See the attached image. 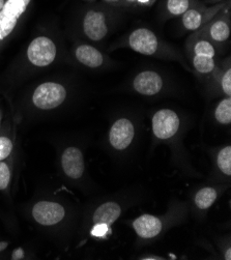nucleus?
Returning a JSON list of instances; mask_svg holds the SVG:
<instances>
[{"label": "nucleus", "instance_id": "nucleus-11", "mask_svg": "<svg viewBox=\"0 0 231 260\" xmlns=\"http://www.w3.org/2000/svg\"><path fill=\"white\" fill-rule=\"evenodd\" d=\"M133 227L142 239H152L161 232L162 222L155 216L142 215L134 221Z\"/></svg>", "mask_w": 231, "mask_h": 260}, {"label": "nucleus", "instance_id": "nucleus-13", "mask_svg": "<svg viewBox=\"0 0 231 260\" xmlns=\"http://www.w3.org/2000/svg\"><path fill=\"white\" fill-rule=\"evenodd\" d=\"M76 58L88 68H98L103 63L101 52L92 46L81 45L76 49Z\"/></svg>", "mask_w": 231, "mask_h": 260}, {"label": "nucleus", "instance_id": "nucleus-21", "mask_svg": "<svg viewBox=\"0 0 231 260\" xmlns=\"http://www.w3.org/2000/svg\"><path fill=\"white\" fill-rule=\"evenodd\" d=\"M194 52L195 55H205L210 57H214L216 53L215 48L208 41H199L194 47Z\"/></svg>", "mask_w": 231, "mask_h": 260}, {"label": "nucleus", "instance_id": "nucleus-27", "mask_svg": "<svg viewBox=\"0 0 231 260\" xmlns=\"http://www.w3.org/2000/svg\"><path fill=\"white\" fill-rule=\"evenodd\" d=\"M225 258L227 260H230L231 259V249L229 248L227 251H226V255H225Z\"/></svg>", "mask_w": 231, "mask_h": 260}, {"label": "nucleus", "instance_id": "nucleus-9", "mask_svg": "<svg viewBox=\"0 0 231 260\" xmlns=\"http://www.w3.org/2000/svg\"><path fill=\"white\" fill-rule=\"evenodd\" d=\"M83 30L91 41H101L108 32L106 18L104 14L96 11H89L83 20Z\"/></svg>", "mask_w": 231, "mask_h": 260}, {"label": "nucleus", "instance_id": "nucleus-30", "mask_svg": "<svg viewBox=\"0 0 231 260\" xmlns=\"http://www.w3.org/2000/svg\"><path fill=\"white\" fill-rule=\"evenodd\" d=\"M126 2H129V3H131V4H132V3H136L137 0H126Z\"/></svg>", "mask_w": 231, "mask_h": 260}, {"label": "nucleus", "instance_id": "nucleus-26", "mask_svg": "<svg viewBox=\"0 0 231 260\" xmlns=\"http://www.w3.org/2000/svg\"><path fill=\"white\" fill-rule=\"evenodd\" d=\"M23 257H24V253L22 249H17L12 255V259H22Z\"/></svg>", "mask_w": 231, "mask_h": 260}, {"label": "nucleus", "instance_id": "nucleus-1", "mask_svg": "<svg viewBox=\"0 0 231 260\" xmlns=\"http://www.w3.org/2000/svg\"><path fill=\"white\" fill-rule=\"evenodd\" d=\"M67 98L65 88L55 82H46L38 86L32 95L35 106L42 110H51L60 106Z\"/></svg>", "mask_w": 231, "mask_h": 260}, {"label": "nucleus", "instance_id": "nucleus-2", "mask_svg": "<svg viewBox=\"0 0 231 260\" xmlns=\"http://www.w3.org/2000/svg\"><path fill=\"white\" fill-rule=\"evenodd\" d=\"M27 57L36 67H47L56 57V46L50 39L39 37L30 43L27 49Z\"/></svg>", "mask_w": 231, "mask_h": 260}, {"label": "nucleus", "instance_id": "nucleus-20", "mask_svg": "<svg viewBox=\"0 0 231 260\" xmlns=\"http://www.w3.org/2000/svg\"><path fill=\"white\" fill-rule=\"evenodd\" d=\"M167 9L172 15H183L189 9V0H168Z\"/></svg>", "mask_w": 231, "mask_h": 260}, {"label": "nucleus", "instance_id": "nucleus-8", "mask_svg": "<svg viewBox=\"0 0 231 260\" xmlns=\"http://www.w3.org/2000/svg\"><path fill=\"white\" fill-rule=\"evenodd\" d=\"M61 166L70 178H80L84 172V158L81 150L77 147H68L61 155Z\"/></svg>", "mask_w": 231, "mask_h": 260}, {"label": "nucleus", "instance_id": "nucleus-31", "mask_svg": "<svg viewBox=\"0 0 231 260\" xmlns=\"http://www.w3.org/2000/svg\"><path fill=\"white\" fill-rule=\"evenodd\" d=\"M137 2H140V3H146V2H148V0H137Z\"/></svg>", "mask_w": 231, "mask_h": 260}, {"label": "nucleus", "instance_id": "nucleus-10", "mask_svg": "<svg viewBox=\"0 0 231 260\" xmlns=\"http://www.w3.org/2000/svg\"><path fill=\"white\" fill-rule=\"evenodd\" d=\"M163 86L161 76L152 71L140 73L134 79V88L137 92L143 95L157 94Z\"/></svg>", "mask_w": 231, "mask_h": 260}, {"label": "nucleus", "instance_id": "nucleus-25", "mask_svg": "<svg viewBox=\"0 0 231 260\" xmlns=\"http://www.w3.org/2000/svg\"><path fill=\"white\" fill-rule=\"evenodd\" d=\"M222 88L223 91L230 96L231 95V70H227L222 78Z\"/></svg>", "mask_w": 231, "mask_h": 260}, {"label": "nucleus", "instance_id": "nucleus-3", "mask_svg": "<svg viewBox=\"0 0 231 260\" xmlns=\"http://www.w3.org/2000/svg\"><path fill=\"white\" fill-rule=\"evenodd\" d=\"M29 3L30 0H8L5 4L0 11V31L4 39L12 34L19 18L26 11Z\"/></svg>", "mask_w": 231, "mask_h": 260}, {"label": "nucleus", "instance_id": "nucleus-23", "mask_svg": "<svg viewBox=\"0 0 231 260\" xmlns=\"http://www.w3.org/2000/svg\"><path fill=\"white\" fill-rule=\"evenodd\" d=\"M13 150V142L8 137H0V161H4Z\"/></svg>", "mask_w": 231, "mask_h": 260}, {"label": "nucleus", "instance_id": "nucleus-15", "mask_svg": "<svg viewBox=\"0 0 231 260\" xmlns=\"http://www.w3.org/2000/svg\"><path fill=\"white\" fill-rule=\"evenodd\" d=\"M211 38L216 42H225L230 36L229 25L224 21L215 22L210 29Z\"/></svg>", "mask_w": 231, "mask_h": 260}, {"label": "nucleus", "instance_id": "nucleus-14", "mask_svg": "<svg viewBox=\"0 0 231 260\" xmlns=\"http://www.w3.org/2000/svg\"><path fill=\"white\" fill-rule=\"evenodd\" d=\"M217 199V191L213 188H203L197 192L195 196V203L198 209L207 210L213 205Z\"/></svg>", "mask_w": 231, "mask_h": 260}, {"label": "nucleus", "instance_id": "nucleus-29", "mask_svg": "<svg viewBox=\"0 0 231 260\" xmlns=\"http://www.w3.org/2000/svg\"><path fill=\"white\" fill-rule=\"evenodd\" d=\"M107 3H118L119 0H106Z\"/></svg>", "mask_w": 231, "mask_h": 260}, {"label": "nucleus", "instance_id": "nucleus-18", "mask_svg": "<svg viewBox=\"0 0 231 260\" xmlns=\"http://www.w3.org/2000/svg\"><path fill=\"white\" fill-rule=\"evenodd\" d=\"M193 64L195 69L201 74H209L215 69L214 57L205 55H195L193 58Z\"/></svg>", "mask_w": 231, "mask_h": 260}, {"label": "nucleus", "instance_id": "nucleus-28", "mask_svg": "<svg viewBox=\"0 0 231 260\" xmlns=\"http://www.w3.org/2000/svg\"><path fill=\"white\" fill-rule=\"evenodd\" d=\"M4 6H5V0H0V11L3 10Z\"/></svg>", "mask_w": 231, "mask_h": 260}, {"label": "nucleus", "instance_id": "nucleus-19", "mask_svg": "<svg viewBox=\"0 0 231 260\" xmlns=\"http://www.w3.org/2000/svg\"><path fill=\"white\" fill-rule=\"evenodd\" d=\"M217 163L225 175H231V146H226L220 150Z\"/></svg>", "mask_w": 231, "mask_h": 260}, {"label": "nucleus", "instance_id": "nucleus-17", "mask_svg": "<svg viewBox=\"0 0 231 260\" xmlns=\"http://www.w3.org/2000/svg\"><path fill=\"white\" fill-rule=\"evenodd\" d=\"M183 24L188 30H196L202 24V16L196 10H188L183 14Z\"/></svg>", "mask_w": 231, "mask_h": 260}, {"label": "nucleus", "instance_id": "nucleus-22", "mask_svg": "<svg viewBox=\"0 0 231 260\" xmlns=\"http://www.w3.org/2000/svg\"><path fill=\"white\" fill-rule=\"evenodd\" d=\"M11 169L5 161H0V191L7 190L11 183Z\"/></svg>", "mask_w": 231, "mask_h": 260}, {"label": "nucleus", "instance_id": "nucleus-7", "mask_svg": "<svg viewBox=\"0 0 231 260\" xmlns=\"http://www.w3.org/2000/svg\"><path fill=\"white\" fill-rule=\"evenodd\" d=\"M131 48L143 55H152L158 49V39L149 29L139 28L133 31L129 39Z\"/></svg>", "mask_w": 231, "mask_h": 260}, {"label": "nucleus", "instance_id": "nucleus-6", "mask_svg": "<svg viewBox=\"0 0 231 260\" xmlns=\"http://www.w3.org/2000/svg\"><path fill=\"white\" fill-rule=\"evenodd\" d=\"M134 125L126 118H120L114 122L109 133V141L117 150H123L129 146L134 138Z\"/></svg>", "mask_w": 231, "mask_h": 260}, {"label": "nucleus", "instance_id": "nucleus-16", "mask_svg": "<svg viewBox=\"0 0 231 260\" xmlns=\"http://www.w3.org/2000/svg\"><path fill=\"white\" fill-rule=\"evenodd\" d=\"M216 119L222 124H229L231 122V100L230 96L224 99L217 106L215 112Z\"/></svg>", "mask_w": 231, "mask_h": 260}, {"label": "nucleus", "instance_id": "nucleus-33", "mask_svg": "<svg viewBox=\"0 0 231 260\" xmlns=\"http://www.w3.org/2000/svg\"><path fill=\"white\" fill-rule=\"evenodd\" d=\"M89 2H91V0H89Z\"/></svg>", "mask_w": 231, "mask_h": 260}, {"label": "nucleus", "instance_id": "nucleus-12", "mask_svg": "<svg viewBox=\"0 0 231 260\" xmlns=\"http://www.w3.org/2000/svg\"><path fill=\"white\" fill-rule=\"evenodd\" d=\"M121 209L116 202H106L98 206L93 214L92 221L93 224H113L120 216Z\"/></svg>", "mask_w": 231, "mask_h": 260}, {"label": "nucleus", "instance_id": "nucleus-24", "mask_svg": "<svg viewBox=\"0 0 231 260\" xmlns=\"http://www.w3.org/2000/svg\"><path fill=\"white\" fill-rule=\"evenodd\" d=\"M110 232V226L107 224H94V227L91 230V236L95 238H104Z\"/></svg>", "mask_w": 231, "mask_h": 260}, {"label": "nucleus", "instance_id": "nucleus-4", "mask_svg": "<svg viewBox=\"0 0 231 260\" xmlns=\"http://www.w3.org/2000/svg\"><path fill=\"white\" fill-rule=\"evenodd\" d=\"M179 127L177 114L169 109H162L152 117V131L159 139L173 137Z\"/></svg>", "mask_w": 231, "mask_h": 260}, {"label": "nucleus", "instance_id": "nucleus-32", "mask_svg": "<svg viewBox=\"0 0 231 260\" xmlns=\"http://www.w3.org/2000/svg\"><path fill=\"white\" fill-rule=\"evenodd\" d=\"M3 40H4V37L2 35V31H0V41H3Z\"/></svg>", "mask_w": 231, "mask_h": 260}, {"label": "nucleus", "instance_id": "nucleus-5", "mask_svg": "<svg viewBox=\"0 0 231 260\" xmlns=\"http://www.w3.org/2000/svg\"><path fill=\"white\" fill-rule=\"evenodd\" d=\"M65 215L63 206L52 201H39L32 209V217L44 226H51L59 223Z\"/></svg>", "mask_w": 231, "mask_h": 260}]
</instances>
